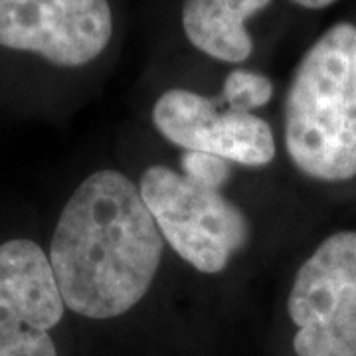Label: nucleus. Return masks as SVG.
Instances as JSON below:
<instances>
[{
    "label": "nucleus",
    "mask_w": 356,
    "mask_h": 356,
    "mask_svg": "<svg viewBox=\"0 0 356 356\" xmlns=\"http://www.w3.org/2000/svg\"><path fill=\"white\" fill-rule=\"evenodd\" d=\"M165 240L139 186L119 170L89 175L60 214L50 266L64 303L88 318H115L145 299Z\"/></svg>",
    "instance_id": "obj_1"
},
{
    "label": "nucleus",
    "mask_w": 356,
    "mask_h": 356,
    "mask_svg": "<svg viewBox=\"0 0 356 356\" xmlns=\"http://www.w3.org/2000/svg\"><path fill=\"white\" fill-rule=\"evenodd\" d=\"M285 149L318 182L356 177V26H331L293 72L283 109Z\"/></svg>",
    "instance_id": "obj_2"
},
{
    "label": "nucleus",
    "mask_w": 356,
    "mask_h": 356,
    "mask_svg": "<svg viewBox=\"0 0 356 356\" xmlns=\"http://www.w3.org/2000/svg\"><path fill=\"white\" fill-rule=\"evenodd\" d=\"M165 243L200 273H220L252 238L250 222L238 204L170 166H149L139 182Z\"/></svg>",
    "instance_id": "obj_3"
},
{
    "label": "nucleus",
    "mask_w": 356,
    "mask_h": 356,
    "mask_svg": "<svg viewBox=\"0 0 356 356\" xmlns=\"http://www.w3.org/2000/svg\"><path fill=\"white\" fill-rule=\"evenodd\" d=\"M287 313L297 356H356V229L329 236L303 261Z\"/></svg>",
    "instance_id": "obj_4"
},
{
    "label": "nucleus",
    "mask_w": 356,
    "mask_h": 356,
    "mask_svg": "<svg viewBox=\"0 0 356 356\" xmlns=\"http://www.w3.org/2000/svg\"><path fill=\"white\" fill-rule=\"evenodd\" d=\"M113 36L107 0H0V46L60 67L93 62Z\"/></svg>",
    "instance_id": "obj_5"
},
{
    "label": "nucleus",
    "mask_w": 356,
    "mask_h": 356,
    "mask_svg": "<svg viewBox=\"0 0 356 356\" xmlns=\"http://www.w3.org/2000/svg\"><path fill=\"white\" fill-rule=\"evenodd\" d=\"M64 311L50 257L38 243H0V356H58L50 331Z\"/></svg>",
    "instance_id": "obj_6"
},
{
    "label": "nucleus",
    "mask_w": 356,
    "mask_h": 356,
    "mask_svg": "<svg viewBox=\"0 0 356 356\" xmlns=\"http://www.w3.org/2000/svg\"><path fill=\"white\" fill-rule=\"evenodd\" d=\"M222 105L191 89H168L154 103V129L184 151L216 154L232 165H269L277 153L269 123Z\"/></svg>",
    "instance_id": "obj_7"
},
{
    "label": "nucleus",
    "mask_w": 356,
    "mask_h": 356,
    "mask_svg": "<svg viewBox=\"0 0 356 356\" xmlns=\"http://www.w3.org/2000/svg\"><path fill=\"white\" fill-rule=\"evenodd\" d=\"M271 0H184L182 28L194 48L226 64H242L254 51L245 22Z\"/></svg>",
    "instance_id": "obj_8"
},
{
    "label": "nucleus",
    "mask_w": 356,
    "mask_h": 356,
    "mask_svg": "<svg viewBox=\"0 0 356 356\" xmlns=\"http://www.w3.org/2000/svg\"><path fill=\"white\" fill-rule=\"evenodd\" d=\"M271 95H273V86L266 76L236 67L226 77L218 99L228 105L229 109L254 113V109H259L269 103Z\"/></svg>",
    "instance_id": "obj_9"
},
{
    "label": "nucleus",
    "mask_w": 356,
    "mask_h": 356,
    "mask_svg": "<svg viewBox=\"0 0 356 356\" xmlns=\"http://www.w3.org/2000/svg\"><path fill=\"white\" fill-rule=\"evenodd\" d=\"M180 168L184 177L212 191H222L232 178V163L216 154L198 151H184L180 156Z\"/></svg>",
    "instance_id": "obj_10"
},
{
    "label": "nucleus",
    "mask_w": 356,
    "mask_h": 356,
    "mask_svg": "<svg viewBox=\"0 0 356 356\" xmlns=\"http://www.w3.org/2000/svg\"><path fill=\"white\" fill-rule=\"evenodd\" d=\"M293 4H299L303 8H309V10H321V8H327L334 4L337 0H291Z\"/></svg>",
    "instance_id": "obj_11"
}]
</instances>
